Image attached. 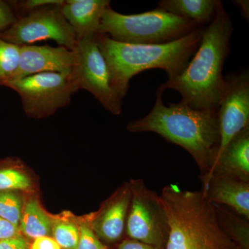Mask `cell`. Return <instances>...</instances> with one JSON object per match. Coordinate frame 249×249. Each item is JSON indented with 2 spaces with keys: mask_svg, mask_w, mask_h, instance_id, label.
I'll return each mask as SVG.
<instances>
[{
  "mask_svg": "<svg viewBox=\"0 0 249 249\" xmlns=\"http://www.w3.org/2000/svg\"><path fill=\"white\" fill-rule=\"evenodd\" d=\"M30 187V179L24 173L13 168L0 170V193L27 190Z\"/></svg>",
  "mask_w": 249,
  "mask_h": 249,
  "instance_id": "cell-22",
  "label": "cell"
},
{
  "mask_svg": "<svg viewBox=\"0 0 249 249\" xmlns=\"http://www.w3.org/2000/svg\"><path fill=\"white\" fill-rule=\"evenodd\" d=\"M203 27L178 40L160 45H137L112 40L104 34L95 38L109 74V83L121 100L125 97L130 80L145 70L160 69L168 80L179 76L195 55L201 39Z\"/></svg>",
  "mask_w": 249,
  "mask_h": 249,
  "instance_id": "cell-3",
  "label": "cell"
},
{
  "mask_svg": "<svg viewBox=\"0 0 249 249\" xmlns=\"http://www.w3.org/2000/svg\"><path fill=\"white\" fill-rule=\"evenodd\" d=\"M20 59V46L0 38V86H7L17 74Z\"/></svg>",
  "mask_w": 249,
  "mask_h": 249,
  "instance_id": "cell-19",
  "label": "cell"
},
{
  "mask_svg": "<svg viewBox=\"0 0 249 249\" xmlns=\"http://www.w3.org/2000/svg\"><path fill=\"white\" fill-rule=\"evenodd\" d=\"M217 175L249 182V127L229 142L218 156L212 169L201 182L211 175Z\"/></svg>",
  "mask_w": 249,
  "mask_h": 249,
  "instance_id": "cell-14",
  "label": "cell"
},
{
  "mask_svg": "<svg viewBox=\"0 0 249 249\" xmlns=\"http://www.w3.org/2000/svg\"><path fill=\"white\" fill-rule=\"evenodd\" d=\"M76 249H109L96 235L91 227L83 224L79 229V240Z\"/></svg>",
  "mask_w": 249,
  "mask_h": 249,
  "instance_id": "cell-23",
  "label": "cell"
},
{
  "mask_svg": "<svg viewBox=\"0 0 249 249\" xmlns=\"http://www.w3.org/2000/svg\"><path fill=\"white\" fill-rule=\"evenodd\" d=\"M19 231L31 239L45 237L52 234V222L35 199L24 206L19 224Z\"/></svg>",
  "mask_w": 249,
  "mask_h": 249,
  "instance_id": "cell-17",
  "label": "cell"
},
{
  "mask_svg": "<svg viewBox=\"0 0 249 249\" xmlns=\"http://www.w3.org/2000/svg\"><path fill=\"white\" fill-rule=\"evenodd\" d=\"M109 6V0H67L62 12L78 40L97 34L103 11Z\"/></svg>",
  "mask_w": 249,
  "mask_h": 249,
  "instance_id": "cell-15",
  "label": "cell"
},
{
  "mask_svg": "<svg viewBox=\"0 0 249 249\" xmlns=\"http://www.w3.org/2000/svg\"><path fill=\"white\" fill-rule=\"evenodd\" d=\"M76 64V52L66 47L22 45L19 68L14 80L45 72L71 73Z\"/></svg>",
  "mask_w": 249,
  "mask_h": 249,
  "instance_id": "cell-11",
  "label": "cell"
},
{
  "mask_svg": "<svg viewBox=\"0 0 249 249\" xmlns=\"http://www.w3.org/2000/svg\"><path fill=\"white\" fill-rule=\"evenodd\" d=\"M74 52L77 64L73 71L80 89L89 91L105 109L114 115H119L123 101L111 88L107 63L95 36L77 40Z\"/></svg>",
  "mask_w": 249,
  "mask_h": 249,
  "instance_id": "cell-9",
  "label": "cell"
},
{
  "mask_svg": "<svg viewBox=\"0 0 249 249\" xmlns=\"http://www.w3.org/2000/svg\"><path fill=\"white\" fill-rule=\"evenodd\" d=\"M201 192L210 202L226 206L249 220V182L212 175L203 181Z\"/></svg>",
  "mask_w": 249,
  "mask_h": 249,
  "instance_id": "cell-13",
  "label": "cell"
},
{
  "mask_svg": "<svg viewBox=\"0 0 249 249\" xmlns=\"http://www.w3.org/2000/svg\"><path fill=\"white\" fill-rule=\"evenodd\" d=\"M219 0H161L157 8L206 27L215 17Z\"/></svg>",
  "mask_w": 249,
  "mask_h": 249,
  "instance_id": "cell-16",
  "label": "cell"
},
{
  "mask_svg": "<svg viewBox=\"0 0 249 249\" xmlns=\"http://www.w3.org/2000/svg\"><path fill=\"white\" fill-rule=\"evenodd\" d=\"M219 227L241 249H249V223L231 209L214 204Z\"/></svg>",
  "mask_w": 249,
  "mask_h": 249,
  "instance_id": "cell-18",
  "label": "cell"
},
{
  "mask_svg": "<svg viewBox=\"0 0 249 249\" xmlns=\"http://www.w3.org/2000/svg\"><path fill=\"white\" fill-rule=\"evenodd\" d=\"M30 249H61L55 240L49 236L34 240Z\"/></svg>",
  "mask_w": 249,
  "mask_h": 249,
  "instance_id": "cell-28",
  "label": "cell"
},
{
  "mask_svg": "<svg viewBox=\"0 0 249 249\" xmlns=\"http://www.w3.org/2000/svg\"><path fill=\"white\" fill-rule=\"evenodd\" d=\"M18 18L22 17L37 8L48 5H63V0H25V1H11Z\"/></svg>",
  "mask_w": 249,
  "mask_h": 249,
  "instance_id": "cell-24",
  "label": "cell"
},
{
  "mask_svg": "<svg viewBox=\"0 0 249 249\" xmlns=\"http://www.w3.org/2000/svg\"><path fill=\"white\" fill-rule=\"evenodd\" d=\"M118 249H160L153 246L146 245L138 241L125 239L121 242Z\"/></svg>",
  "mask_w": 249,
  "mask_h": 249,
  "instance_id": "cell-29",
  "label": "cell"
},
{
  "mask_svg": "<svg viewBox=\"0 0 249 249\" xmlns=\"http://www.w3.org/2000/svg\"><path fill=\"white\" fill-rule=\"evenodd\" d=\"M234 4L237 6L241 12V15L245 19L249 21V1L248 0H235Z\"/></svg>",
  "mask_w": 249,
  "mask_h": 249,
  "instance_id": "cell-30",
  "label": "cell"
},
{
  "mask_svg": "<svg viewBox=\"0 0 249 249\" xmlns=\"http://www.w3.org/2000/svg\"><path fill=\"white\" fill-rule=\"evenodd\" d=\"M224 81V93L217 110L220 145L216 160L236 134L249 127V70L228 74Z\"/></svg>",
  "mask_w": 249,
  "mask_h": 249,
  "instance_id": "cell-10",
  "label": "cell"
},
{
  "mask_svg": "<svg viewBox=\"0 0 249 249\" xmlns=\"http://www.w3.org/2000/svg\"><path fill=\"white\" fill-rule=\"evenodd\" d=\"M18 16L11 1L0 0V34L17 22Z\"/></svg>",
  "mask_w": 249,
  "mask_h": 249,
  "instance_id": "cell-25",
  "label": "cell"
},
{
  "mask_svg": "<svg viewBox=\"0 0 249 249\" xmlns=\"http://www.w3.org/2000/svg\"><path fill=\"white\" fill-rule=\"evenodd\" d=\"M129 184L132 196L126 221L127 238L165 249L169 225L160 196L149 189L142 178Z\"/></svg>",
  "mask_w": 249,
  "mask_h": 249,
  "instance_id": "cell-7",
  "label": "cell"
},
{
  "mask_svg": "<svg viewBox=\"0 0 249 249\" xmlns=\"http://www.w3.org/2000/svg\"><path fill=\"white\" fill-rule=\"evenodd\" d=\"M19 232V228L0 217V240L18 237L21 235Z\"/></svg>",
  "mask_w": 249,
  "mask_h": 249,
  "instance_id": "cell-26",
  "label": "cell"
},
{
  "mask_svg": "<svg viewBox=\"0 0 249 249\" xmlns=\"http://www.w3.org/2000/svg\"><path fill=\"white\" fill-rule=\"evenodd\" d=\"M22 204L17 195L11 192L0 193V217L19 228Z\"/></svg>",
  "mask_w": 249,
  "mask_h": 249,
  "instance_id": "cell-21",
  "label": "cell"
},
{
  "mask_svg": "<svg viewBox=\"0 0 249 249\" xmlns=\"http://www.w3.org/2000/svg\"><path fill=\"white\" fill-rule=\"evenodd\" d=\"M6 87L19 95L25 114L36 119L53 115L69 106L73 93L80 89L74 71L36 73L14 80Z\"/></svg>",
  "mask_w": 249,
  "mask_h": 249,
  "instance_id": "cell-6",
  "label": "cell"
},
{
  "mask_svg": "<svg viewBox=\"0 0 249 249\" xmlns=\"http://www.w3.org/2000/svg\"><path fill=\"white\" fill-rule=\"evenodd\" d=\"M0 249H30L27 241L19 235L7 240H0Z\"/></svg>",
  "mask_w": 249,
  "mask_h": 249,
  "instance_id": "cell-27",
  "label": "cell"
},
{
  "mask_svg": "<svg viewBox=\"0 0 249 249\" xmlns=\"http://www.w3.org/2000/svg\"><path fill=\"white\" fill-rule=\"evenodd\" d=\"M52 235L63 249H76L79 240V229L70 222H55L52 224Z\"/></svg>",
  "mask_w": 249,
  "mask_h": 249,
  "instance_id": "cell-20",
  "label": "cell"
},
{
  "mask_svg": "<svg viewBox=\"0 0 249 249\" xmlns=\"http://www.w3.org/2000/svg\"><path fill=\"white\" fill-rule=\"evenodd\" d=\"M62 6L48 5L31 11L1 33L0 38L19 46L53 40L59 46L74 51L76 36L62 14Z\"/></svg>",
  "mask_w": 249,
  "mask_h": 249,
  "instance_id": "cell-8",
  "label": "cell"
},
{
  "mask_svg": "<svg viewBox=\"0 0 249 249\" xmlns=\"http://www.w3.org/2000/svg\"><path fill=\"white\" fill-rule=\"evenodd\" d=\"M233 30L222 2L213 20L203 27L200 44L184 71L160 88L178 91L182 97L181 102L193 109L217 112L225 86L223 68Z\"/></svg>",
  "mask_w": 249,
  "mask_h": 249,
  "instance_id": "cell-1",
  "label": "cell"
},
{
  "mask_svg": "<svg viewBox=\"0 0 249 249\" xmlns=\"http://www.w3.org/2000/svg\"><path fill=\"white\" fill-rule=\"evenodd\" d=\"M163 89L159 87L155 106L147 115L131 121V132H154L167 142L186 150L195 160L200 178H206L213 166L219 145L217 112L197 110L180 101L163 104Z\"/></svg>",
  "mask_w": 249,
  "mask_h": 249,
  "instance_id": "cell-2",
  "label": "cell"
},
{
  "mask_svg": "<svg viewBox=\"0 0 249 249\" xmlns=\"http://www.w3.org/2000/svg\"><path fill=\"white\" fill-rule=\"evenodd\" d=\"M131 196L130 187L127 183L104 204L93 218L91 227L100 240L114 244L122 239L125 232Z\"/></svg>",
  "mask_w": 249,
  "mask_h": 249,
  "instance_id": "cell-12",
  "label": "cell"
},
{
  "mask_svg": "<svg viewBox=\"0 0 249 249\" xmlns=\"http://www.w3.org/2000/svg\"><path fill=\"white\" fill-rule=\"evenodd\" d=\"M160 197L169 225L165 249H241L219 227L214 204L201 191L170 183Z\"/></svg>",
  "mask_w": 249,
  "mask_h": 249,
  "instance_id": "cell-4",
  "label": "cell"
},
{
  "mask_svg": "<svg viewBox=\"0 0 249 249\" xmlns=\"http://www.w3.org/2000/svg\"><path fill=\"white\" fill-rule=\"evenodd\" d=\"M203 27L156 8L142 14H119L109 6L103 11L97 34L137 45H160L178 40Z\"/></svg>",
  "mask_w": 249,
  "mask_h": 249,
  "instance_id": "cell-5",
  "label": "cell"
}]
</instances>
